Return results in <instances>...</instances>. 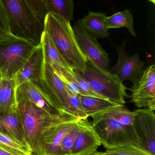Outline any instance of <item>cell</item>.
<instances>
[{"instance_id":"1","label":"cell","mask_w":155,"mask_h":155,"mask_svg":"<svg viewBox=\"0 0 155 155\" xmlns=\"http://www.w3.org/2000/svg\"><path fill=\"white\" fill-rule=\"evenodd\" d=\"M135 111L119 104L92 117V127L106 149L130 146L146 150L135 128Z\"/></svg>"},{"instance_id":"2","label":"cell","mask_w":155,"mask_h":155,"mask_svg":"<svg viewBox=\"0 0 155 155\" xmlns=\"http://www.w3.org/2000/svg\"><path fill=\"white\" fill-rule=\"evenodd\" d=\"M49 34L68 66L78 73L83 71L88 60L82 51L70 22L61 15L49 13L43 21Z\"/></svg>"},{"instance_id":"3","label":"cell","mask_w":155,"mask_h":155,"mask_svg":"<svg viewBox=\"0 0 155 155\" xmlns=\"http://www.w3.org/2000/svg\"><path fill=\"white\" fill-rule=\"evenodd\" d=\"M8 17L12 35L35 46L42 44L44 26L25 0H0Z\"/></svg>"},{"instance_id":"4","label":"cell","mask_w":155,"mask_h":155,"mask_svg":"<svg viewBox=\"0 0 155 155\" xmlns=\"http://www.w3.org/2000/svg\"><path fill=\"white\" fill-rule=\"evenodd\" d=\"M15 96L27 143L34 153L42 133L66 113L52 114L36 106L26 97Z\"/></svg>"},{"instance_id":"5","label":"cell","mask_w":155,"mask_h":155,"mask_svg":"<svg viewBox=\"0 0 155 155\" xmlns=\"http://www.w3.org/2000/svg\"><path fill=\"white\" fill-rule=\"evenodd\" d=\"M36 47L32 43L13 35L1 39V78H13Z\"/></svg>"},{"instance_id":"6","label":"cell","mask_w":155,"mask_h":155,"mask_svg":"<svg viewBox=\"0 0 155 155\" xmlns=\"http://www.w3.org/2000/svg\"><path fill=\"white\" fill-rule=\"evenodd\" d=\"M90 84L92 88L105 99L119 104L126 103V88L123 82L111 71L97 68L89 61L83 71L79 73Z\"/></svg>"},{"instance_id":"7","label":"cell","mask_w":155,"mask_h":155,"mask_svg":"<svg viewBox=\"0 0 155 155\" xmlns=\"http://www.w3.org/2000/svg\"><path fill=\"white\" fill-rule=\"evenodd\" d=\"M79 121L64 114L42 133L35 154L60 155V147L64 137L77 126Z\"/></svg>"},{"instance_id":"8","label":"cell","mask_w":155,"mask_h":155,"mask_svg":"<svg viewBox=\"0 0 155 155\" xmlns=\"http://www.w3.org/2000/svg\"><path fill=\"white\" fill-rule=\"evenodd\" d=\"M131 102L138 108L155 110V66L146 68L131 89Z\"/></svg>"},{"instance_id":"9","label":"cell","mask_w":155,"mask_h":155,"mask_svg":"<svg viewBox=\"0 0 155 155\" xmlns=\"http://www.w3.org/2000/svg\"><path fill=\"white\" fill-rule=\"evenodd\" d=\"M73 28L79 45L88 61L97 68L109 71V54L102 48L97 39L89 35L78 22Z\"/></svg>"},{"instance_id":"10","label":"cell","mask_w":155,"mask_h":155,"mask_svg":"<svg viewBox=\"0 0 155 155\" xmlns=\"http://www.w3.org/2000/svg\"><path fill=\"white\" fill-rule=\"evenodd\" d=\"M15 94L26 97L39 108L52 114H59L45 87L43 80L39 82H25L15 89Z\"/></svg>"},{"instance_id":"11","label":"cell","mask_w":155,"mask_h":155,"mask_svg":"<svg viewBox=\"0 0 155 155\" xmlns=\"http://www.w3.org/2000/svg\"><path fill=\"white\" fill-rule=\"evenodd\" d=\"M125 45L118 47V59L117 63L111 69V72L115 74L121 82L129 80L134 84L140 77L145 63L140 60L138 54L132 56L126 54Z\"/></svg>"},{"instance_id":"12","label":"cell","mask_w":155,"mask_h":155,"mask_svg":"<svg viewBox=\"0 0 155 155\" xmlns=\"http://www.w3.org/2000/svg\"><path fill=\"white\" fill-rule=\"evenodd\" d=\"M45 64L42 43L36 46L24 65L14 77L15 89L25 82H39L43 80Z\"/></svg>"},{"instance_id":"13","label":"cell","mask_w":155,"mask_h":155,"mask_svg":"<svg viewBox=\"0 0 155 155\" xmlns=\"http://www.w3.org/2000/svg\"><path fill=\"white\" fill-rule=\"evenodd\" d=\"M135 128L145 148L155 155V114L149 108L135 110Z\"/></svg>"},{"instance_id":"14","label":"cell","mask_w":155,"mask_h":155,"mask_svg":"<svg viewBox=\"0 0 155 155\" xmlns=\"http://www.w3.org/2000/svg\"><path fill=\"white\" fill-rule=\"evenodd\" d=\"M44 81L56 109L60 112L65 113V110L67 106L66 87L55 73L52 66L45 63Z\"/></svg>"},{"instance_id":"15","label":"cell","mask_w":155,"mask_h":155,"mask_svg":"<svg viewBox=\"0 0 155 155\" xmlns=\"http://www.w3.org/2000/svg\"><path fill=\"white\" fill-rule=\"evenodd\" d=\"M102 143L88 119L85 120L76 139L71 155H87L97 152Z\"/></svg>"},{"instance_id":"16","label":"cell","mask_w":155,"mask_h":155,"mask_svg":"<svg viewBox=\"0 0 155 155\" xmlns=\"http://www.w3.org/2000/svg\"><path fill=\"white\" fill-rule=\"evenodd\" d=\"M0 132L29 147L17 105L9 112L0 114Z\"/></svg>"},{"instance_id":"17","label":"cell","mask_w":155,"mask_h":155,"mask_svg":"<svg viewBox=\"0 0 155 155\" xmlns=\"http://www.w3.org/2000/svg\"><path fill=\"white\" fill-rule=\"evenodd\" d=\"M106 17L103 13L89 12L87 15L77 22L89 35L96 39L108 38V30L105 25Z\"/></svg>"},{"instance_id":"18","label":"cell","mask_w":155,"mask_h":155,"mask_svg":"<svg viewBox=\"0 0 155 155\" xmlns=\"http://www.w3.org/2000/svg\"><path fill=\"white\" fill-rule=\"evenodd\" d=\"M17 105L14 78H0V114L7 113Z\"/></svg>"},{"instance_id":"19","label":"cell","mask_w":155,"mask_h":155,"mask_svg":"<svg viewBox=\"0 0 155 155\" xmlns=\"http://www.w3.org/2000/svg\"><path fill=\"white\" fill-rule=\"evenodd\" d=\"M42 43L45 63L50 64L52 68H70L57 50L49 34L45 31Z\"/></svg>"},{"instance_id":"20","label":"cell","mask_w":155,"mask_h":155,"mask_svg":"<svg viewBox=\"0 0 155 155\" xmlns=\"http://www.w3.org/2000/svg\"><path fill=\"white\" fill-rule=\"evenodd\" d=\"M83 108L88 117H93L101 114L119 104L107 99L79 95Z\"/></svg>"},{"instance_id":"21","label":"cell","mask_w":155,"mask_h":155,"mask_svg":"<svg viewBox=\"0 0 155 155\" xmlns=\"http://www.w3.org/2000/svg\"><path fill=\"white\" fill-rule=\"evenodd\" d=\"M46 14L53 13L71 21L73 18V0H43Z\"/></svg>"},{"instance_id":"22","label":"cell","mask_w":155,"mask_h":155,"mask_svg":"<svg viewBox=\"0 0 155 155\" xmlns=\"http://www.w3.org/2000/svg\"><path fill=\"white\" fill-rule=\"evenodd\" d=\"M106 29L127 28L130 33L133 36H136L133 25V19L130 11L125 10L123 12H118L111 16H106L105 21Z\"/></svg>"},{"instance_id":"23","label":"cell","mask_w":155,"mask_h":155,"mask_svg":"<svg viewBox=\"0 0 155 155\" xmlns=\"http://www.w3.org/2000/svg\"><path fill=\"white\" fill-rule=\"evenodd\" d=\"M66 87L67 106L64 112L78 121L85 120L88 116L85 112L79 95L75 94Z\"/></svg>"},{"instance_id":"24","label":"cell","mask_w":155,"mask_h":155,"mask_svg":"<svg viewBox=\"0 0 155 155\" xmlns=\"http://www.w3.org/2000/svg\"><path fill=\"white\" fill-rule=\"evenodd\" d=\"M0 148L13 155H34L30 147L0 132Z\"/></svg>"},{"instance_id":"25","label":"cell","mask_w":155,"mask_h":155,"mask_svg":"<svg viewBox=\"0 0 155 155\" xmlns=\"http://www.w3.org/2000/svg\"><path fill=\"white\" fill-rule=\"evenodd\" d=\"M52 68L55 73L68 89L75 94L79 95H83L80 88L74 81L71 73L72 68H64L62 67Z\"/></svg>"},{"instance_id":"26","label":"cell","mask_w":155,"mask_h":155,"mask_svg":"<svg viewBox=\"0 0 155 155\" xmlns=\"http://www.w3.org/2000/svg\"><path fill=\"white\" fill-rule=\"evenodd\" d=\"M84 121L83 120L79 121L77 126L64 137L60 147V155H71L74 144L81 132Z\"/></svg>"},{"instance_id":"27","label":"cell","mask_w":155,"mask_h":155,"mask_svg":"<svg viewBox=\"0 0 155 155\" xmlns=\"http://www.w3.org/2000/svg\"><path fill=\"white\" fill-rule=\"evenodd\" d=\"M71 73L74 81L80 88L83 95L106 99L94 91L88 81L85 79L79 73L72 69L71 70Z\"/></svg>"},{"instance_id":"28","label":"cell","mask_w":155,"mask_h":155,"mask_svg":"<svg viewBox=\"0 0 155 155\" xmlns=\"http://www.w3.org/2000/svg\"><path fill=\"white\" fill-rule=\"evenodd\" d=\"M104 155H155L144 149L130 146H122L112 149H106L102 152Z\"/></svg>"},{"instance_id":"29","label":"cell","mask_w":155,"mask_h":155,"mask_svg":"<svg viewBox=\"0 0 155 155\" xmlns=\"http://www.w3.org/2000/svg\"><path fill=\"white\" fill-rule=\"evenodd\" d=\"M12 35L8 17L0 1V40Z\"/></svg>"},{"instance_id":"30","label":"cell","mask_w":155,"mask_h":155,"mask_svg":"<svg viewBox=\"0 0 155 155\" xmlns=\"http://www.w3.org/2000/svg\"><path fill=\"white\" fill-rule=\"evenodd\" d=\"M39 19L43 22L46 15L43 0H25Z\"/></svg>"},{"instance_id":"31","label":"cell","mask_w":155,"mask_h":155,"mask_svg":"<svg viewBox=\"0 0 155 155\" xmlns=\"http://www.w3.org/2000/svg\"><path fill=\"white\" fill-rule=\"evenodd\" d=\"M0 155H13L8 152H6L5 150L0 148Z\"/></svg>"},{"instance_id":"32","label":"cell","mask_w":155,"mask_h":155,"mask_svg":"<svg viewBox=\"0 0 155 155\" xmlns=\"http://www.w3.org/2000/svg\"><path fill=\"white\" fill-rule=\"evenodd\" d=\"M87 155H104L102 153V152H96V153H93V154H91Z\"/></svg>"},{"instance_id":"33","label":"cell","mask_w":155,"mask_h":155,"mask_svg":"<svg viewBox=\"0 0 155 155\" xmlns=\"http://www.w3.org/2000/svg\"><path fill=\"white\" fill-rule=\"evenodd\" d=\"M149 1L152 2L153 3L155 4V0H149Z\"/></svg>"},{"instance_id":"34","label":"cell","mask_w":155,"mask_h":155,"mask_svg":"<svg viewBox=\"0 0 155 155\" xmlns=\"http://www.w3.org/2000/svg\"><path fill=\"white\" fill-rule=\"evenodd\" d=\"M0 78H1V75H0Z\"/></svg>"}]
</instances>
